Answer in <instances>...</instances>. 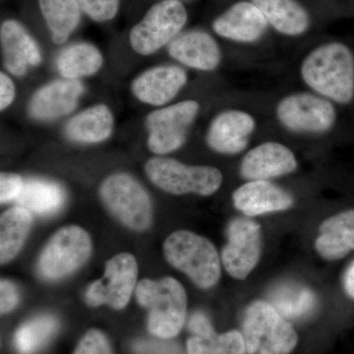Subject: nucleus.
I'll list each match as a JSON object with an SVG mask.
<instances>
[{
	"label": "nucleus",
	"instance_id": "1",
	"mask_svg": "<svg viewBox=\"0 0 354 354\" xmlns=\"http://www.w3.org/2000/svg\"><path fill=\"white\" fill-rule=\"evenodd\" d=\"M302 79L319 95L348 104L354 99V55L342 43L322 44L305 57Z\"/></svg>",
	"mask_w": 354,
	"mask_h": 354
},
{
	"label": "nucleus",
	"instance_id": "2",
	"mask_svg": "<svg viewBox=\"0 0 354 354\" xmlns=\"http://www.w3.org/2000/svg\"><path fill=\"white\" fill-rule=\"evenodd\" d=\"M137 302L148 310V329L158 339H169L183 330L187 309V295L176 279H144L137 283Z\"/></svg>",
	"mask_w": 354,
	"mask_h": 354
},
{
	"label": "nucleus",
	"instance_id": "3",
	"mask_svg": "<svg viewBox=\"0 0 354 354\" xmlns=\"http://www.w3.org/2000/svg\"><path fill=\"white\" fill-rule=\"evenodd\" d=\"M242 335L248 354H290L298 341L292 326L265 300L247 307Z\"/></svg>",
	"mask_w": 354,
	"mask_h": 354
},
{
	"label": "nucleus",
	"instance_id": "4",
	"mask_svg": "<svg viewBox=\"0 0 354 354\" xmlns=\"http://www.w3.org/2000/svg\"><path fill=\"white\" fill-rule=\"evenodd\" d=\"M167 262L187 274L201 288H209L221 278V260L216 247L201 235L178 230L167 237L164 244Z\"/></svg>",
	"mask_w": 354,
	"mask_h": 354
},
{
	"label": "nucleus",
	"instance_id": "5",
	"mask_svg": "<svg viewBox=\"0 0 354 354\" xmlns=\"http://www.w3.org/2000/svg\"><path fill=\"white\" fill-rule=\"evenodd\" d=\"M147 176L156 186L174 195L195 194L209 196L220 189L223 174L206 165H184L174 158H151L145 165Z\"/></svg>",
	"mask_w": 354,
	"mask_h": 354
},
{
	"label": "nucleus",
	"instance_id": "6",
	"mask_svg": "<svg viewBox=\"0 0 354 354\" xmlns=\"http://www.w3.org/2000/svg\"><path fill=\"white\" fill-rule=\"evenodd\" d=\"M104 206L123 225L143 232L152 223V203L148 193L131 176L115 174L109 176L100 188Z\"/></svg>",
	"mask_w": 354,
	"mask_h": 354
},
{
	"label": "nucleus",
	"instance_id": "7",
	"mask_svg": "<svg viewBox=\"0 0 354 354\" xmlns=\"http://www.w3.org/2000/svg\"><path fill=\"white\" fill-rule=\"evenodd\" d=\"M187 11L179 0L153 4L130 32L129 41L138 55H151L171 43L186 24Z\"/></svg>",
	"mask_w": 354,
	"mask_h": 354
},
{
	"label": "nucleus",
	"instance_id": "8",
	"mask_svg": "<svg viewBox=\"0 0 354 354\" xmlns=\"http://www.w3.org/2000/svg\"><path fill=\"white\" fill-rule=\"evenodd\" d=\"M92 251L90 236L83 228L71 225L58 230L39 256V271L50 281L68 276L88 259Z\"/></svg>",
	"mask_w": 354,
	"mask_h": 354
},
{
	"label": "nucleus",
	"instance_id": "9",
	"mask_svg": "<svg viewBox=\"0 0 354 354\" xmlns=\"http://www.w3.org/2000/svg\"><path fill=\"white\" fill-rule=\"evenodd\" d=\"M199 111L200 104L188 100L149 114L146 118L149 150L157 155L178 150L185 143Z\"/></svg>",
	"mask_w": 354,
	"mask_h": 354
},
{
	"label": "nucleus",
	"instance_id": "10",
	"mask_svg": "<svg viewBox=\"0 0 354 354\" xmlns=\"http://www.w3.org/2000/svg\"><path fill=\"white\" fill-rule=\"evenodd\" d=\"M276 113L279 123L295 133H325L337 120V111L330 100L309 93L286 95L279 101Z\"/></svg>",
	"mask_w": 354,
	"mask_h": 354
},
{
	"label": "nucleus",
	"instance_id": "11",
	"mask_svg": "<svg viewBox=\"0 0 354 354\" xmlns=\"http://www.w3.org/2000/svg\"><path fill=\"white\" fill-rule=\"evenodd\" d=\"M138 266L134 256L120 253L106 263L104 278L88 286L86 301L92 307L106 304L113 309H123L136 290Z\"/></svg>",
	"mask_w": 354,
	"mask_h": 354
},
{
	"label": "nucleus",
	"instance_id": "12",
	"mask_svg": "<svg viewBox=\"0 0 354 354\" xmlns=\"http://www.w3.org/2000/svg\"><path fill=\"white\" fill-rule=\"evenodd\" d=\"M227 243L221 253L225 271L236 279H245L259 263L262 253V232L251 218H235L227 230Z\"/></svg>",
	"mask_w": 354,
	"mask_h": 354
},
{
	"label": "nucleus",
	"instance_id": "13",
	"mask_svg": "<svg viewBox=\"0 0 354 354\" xmlns=\"http://www.w3.org/2000/svg\"><path fill=\"white\" fill-rule=\"evenodd\" d=\"M83 93L84 87L80 81L57 79L46 84L32 95L28 113L32 118L39 121L58 120L75 109Z\"/></svg>",
	"mask_w": 354,
	"mask_h": 354
},
{
	"label": "nucleus",
	"instance_id": "14",
	"mask_svg": "<svg viewBox=\"0 0 354 354\" xmlns=\"http://www.w3.org/2000/svg\"><path fill=\"white\" fill-rule=\"evenodd\" d=\"M255 120L245 111L230 109L216 115L207 131V144L212 150L235 155L245 150L255 130Z\"/></svg>",
	"mask_w": 354,
	"mask_h": 354
},
{
	"label": "nucleus",
	"instance_id": "15",
	"mask_svg": "<svg viewBox=\"0 0 354 354\" xmlns=\"http://www.w3.org/2000/svg\"><path fill=\"white\" fill-rule=\"evenodd\" d=\"M185 70L174 65H162L146 70L133 80V95L144 104L165 106L187 84Z\"/></svg>",
	"mask_w": 354,
	"mask_h": 354
},
{
	"label": "nucleus",
	"instance_id": "16",
	"mask_svg": "<svg viewBox=\"0 0 354 354\" xmlns=\"http://www.w3.org/2000/svg\"><path fill=\"white\" fill-rule=\"evenodd\" d=\"M297 169L295 153L277 142H266L246 153L241 165V176L248 181L269 180L286 176Z\"/></svg>",
	"mask_w": 354,
	"mask_h": 354
},
{
	"label": "nucleus",
	"instance_id": "17",
	"mask_svg": "<svg viewBox=\"0 0 354 354\" xmlns=\"http://www.w3.org/2000/svg\"><path fill=\"white\" fill-rule=\"evenodd\" d=\"M232 201L246 216L286 211L295 204L290 192L269 180L248 181L234 191Z\"/></svg>",
	"mask_w": 354,
	"mask_h": 354
},
{
	"label": "nucleus",
	"instance_id": "18",
	"mask_svg": "<svg viewBox=\"0 0 354 354\" xmlns=\"http://www.w3.org/2000/svg\"><path fill=\"white\" fill-rule=\"evenodd\" d=\"M268 22L253 2L239 1L213 23L214 31L230 41L254 43L264 36Z\"/></svg>",
	"mask_w": 354,
	"mask_h": 354
},
{
	"label": "nucleus",
	"instance_id": "19",
	"mask_svg": "<svg viewBox=\"0 0 354 354\" xmlns=\"http://www.w3.org/2000/svg\"><path fill=\"white\" fill-rule=\"evenodd\" d=\"M0 41L4 65L14 76H25L28 67L41 64V53L38 44L17 21L6 20L2 23Z\"/></svg>",
	"mask_w": 354,
	"mask_h": 354
},
{
	"label": "nucleus",
	"instance_id": "20",
	"mask_svg": "<svg viewBox=\"0 0 354 354\" xmlns=\"http://www.w3.org/2000/svg\"><path fill=\"white\" fill-rule=\"evenodd\" d=\"M169 53L180 64L202 71H213L221 60L218 43L202 31H190L177 37L169 44Z\"/></svg>",
	"mask_w": 354,
	"mask_h": 354
},
{
	"label": "nucleus",
	"instance_id": "21",
	"mask_svg": "<svg viewBox=\"0 0 354 354\" xmlns=\"http://www.w3.org/2000/svg\"><path fill=\"white\" fill-rule=\"evenodd\" d=\"M315 241L317 252L328 261H337L354 250V209L323 221Z\"/></svg>",
	"mask_w": 354,
	"mask_h": 354
},
{
	"label": "nucleus",
	"instance_id": "22",
	"mask_svg": "<svg viewBox=\"0 0 354 354\" xmlns=\"http://www.w3.org/2000/svg\"><path fill=\"white\" fill-rule=\"evenodd\" d=\"M113 114L108 106L95 104L70 118L65 127L67 138L77 143L97 144L113 134Z\"/></svg>",
	"mask_w": 354,
	"mask_h": 354
},
{
	"label": "nucleus",
	"instance_id": "23",
	"mask_svg": "<svg viewBox=\"0 0 354 354\" xmlns=\"http://www.w3.org/2000/svg\"><path fill=\"white\" fill-rule=\"evenodd\" d=\"M277 31L286 36H300L310 25L309 14L297 0H252Z\"/></svg>",
	"mask_w": 354,
	"mask_h": 354
},
{
	"label": "nucleus",
	"instance_id": "24",
	"mask_svg": "<svg viewBox=\"0 0 354 354\" xmlns=\"http://www.w3.org/2000/svg\"><path fill=\"white\" fill-rule=\"evenodd\" d=\"M104 64L101 51L94 44L76 43L60 51L57 67L60 75L66 79L79 80L94 75Z\"/></svg>",
	"mask_w": 354,
	"mask_h": 354
},
{
	"label": "nucleus",
	"instance_id": "25",
	"mask_svg": "<svg viewBox=\"0 0 354 354\" xmlns=\"http://www.w3.org/2000/svg\"><path fill=\"white\" fill-rule=\"evenodd\" d=\"M64 191L59 184L44 179H28L15 201L17 206L30 213L46 216L57 213L64 205Z\"/></svg>",
	"mask_w": 354,
	"mask_h": 354
},
{
	"label": "nucleus",
	"instance_id": "26",
	"mask_svg": "<svg viewBox=\"0 0 354 354\" xmlns=\"http://www.w3.org/2000/svg\"><path fill=\"white\" fill-rule=\"evenodd\" d=\"M51 39L55 44H64L80 22L81 8L77 0H39Z\"/></svg>",
	"mask_w": 354,
	"mask_h": 354
},
{
	"label": "nucleus",
	"instance_id": "27",
	"mask_svg": "<svg viewBox=\"0 0 354 354\" xmlns=\"http://www.w3.org/2000/svg\"><path fill=\"white\" fill-rule=\"evenodd\" d=\"M28 209L15 206L7 209L0 218V261L1 264L12 260L24 243L32 225Z\"/></svg>",
	"mask_w": 354,
	"mask_h": 354
},
{
	"label": "nucleus",
	"instance_id": "28",
	"mask_svg": "<svg viewBox=\"0 0 354 354\" xmlns=\"http://www.w3.org/2000/svg\"><path fill=\"white\" fill-rule=\"evenodd\" d=\"M271 304L286 319H299L308 315L315 305L309 290L297 285L279 286L272 293Z\"/></svg>",
	"mask_w": 354,
	"mask_h": 354
},
{
	"label": "nucleus",
	"instance_id": "29",
	"mask_svg": "<svg viewBox=\"0 0 354 354\" xmlns=\"http://www.w3.org/2000/svg\"><path fill=\"white\" fill-rule=\"evenodd\" d=\"M188 354H245L242 333L230 330L225 334L193 335L187 342Z\"/></svg>",
	"mask_w": 354,
	"mask_h": 354
},
{
	"label": "nucleus",
	"instance_id": "30",
	"mask_svg": "<svg viewBox=\"0 0 354 354\" xmlns=\"http://www.w3.org/2000/svg\"><path fill=\"white\" fill-rule=\"evenodd\" d=\"M58 323L53 316H39L21 326L15 335L16 348L22 354H31L41 348L57 332Z\"/></svg>",
	"mask_w": 354,
	"mask_h": 354
},
{
	"label": "nucleus",
	"instance_id": "31",
	"mask_svg": "<svg viewBox=\"0 0 354 354\" xmlns=\"http://www.w3.org/2000/svg\"><path fill=\"white\" fill-rule=\"evenodd\" d=\"M81 10L95 22L113 19L120 9V0H77Z\"/></svg>",
	"mask_w": 354,
	"mask_h": 354
},
{
	"label": "nucleus",
	"instance_id": "32",
	"mask_svg": "<svg viewBox=\"0 0 354 354\" xmlns=\"http://www.w3.org/2000/svg\"><path fill=\"white\" fill-rule=\"evenodd\" d=\"M74 354H113V351L101 330H91L79 342Z\"/></svg>",
	"mask_w": 354,
	"mask_h": 354
},
{
	"label": "nucleus",
	"instance_id": "33",
	"mask_svg": "<svg viewBox=\"0 0 354 354\" xmlns=\"http://www.w3.org/2000/svg\"><path fill=\"white\" fill-rule=\"evenodd\" d=\"M136 354H183L179 346L167 339H142L133 344Z\"/></svg>",
	"mask_w": 354,
	"mask_h": 354
},
{
	"label": "nucleus",
	"instance_id": "34",
	"mask_svg": "<svg viewBox=\"0 0 354 354\" xmlns=\"http://www.w3.org/2000/svg\"><path fill=\"white\" fill-rule=\"evenodd\" d=\"M25 181L15 174H4L0 176V201L6 203L17 199L24 187Z\"/></svg>",
	"mask_w": 354,
	"mask_h": 354
},
{
	"label": "nucleus",
	"instance_id": "35",
	"mask_svg": "<svg viewBox=\"0 0 354 354\" xmlns=\"http://www.w3.org/2000/svg\"><path fill=\"white\" fill-rule=\"evenodd\" d=\"M19 302L17 288L11 281L2 279L0 283V310L2 314L8 313Z\"/></svg>",
	"mask_w": 354,
	"mask_h": 354
},
{
	"label": "nucleus",
	"instance_id": "36",
	"mask_svg": "<svg viewBox=\"0 0 354 354\" xmlns=\"http://www.w3.org/2000/svg\"><path fill=\"white\" fill-rule=\"evenodd\" d=\"M15 86L4 72L0 73V109L6 111L15 99Z\"/></svg>",
	"mask_w": 354,
	"mask_h": 354
},
{
	"label": "nucleus",
	"instance_id": "37",
	"mask_svg": "<svg viewBox=\"0 0 354 354\" xmlns=\"http://www.w3.org/2000/svg\"><path fill=\"white\" fill-rule=\"evenodd\" d=\"M188 327L194 335H207L214 332L213 326L208 317L201 312H196L191 316Z\"/></svg>",
	"mask_w": 354,
	"mask_h": 354
},
{
	"label": "nucleus",
	"instance_id": "38",
	"mask_svg": "<svg viewBox=\"0 0 354 354\" xmlns=\"http://www.w3.org/2000/svg\"><path fill=\"white\" fill-rule=\"evenodd\" d=\"M344 288L346 295L354 300V262L349 266L344 276Z\"/></svg>",
	"mask_w": 354,
	"mask_h": 354
}]
</instances>
